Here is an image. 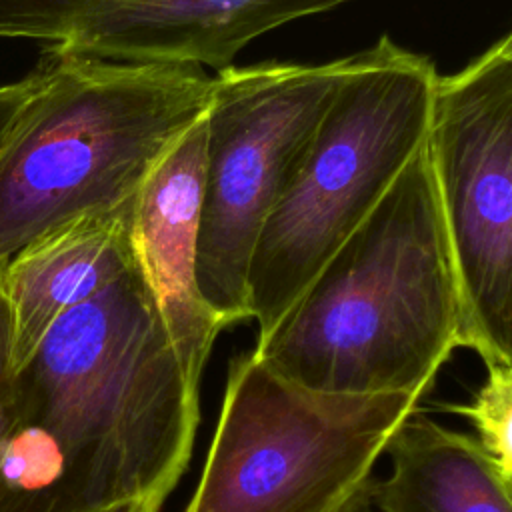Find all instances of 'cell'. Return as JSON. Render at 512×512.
Returning a JSON list of instances; mask_svg holds the SVG:
<instances>
[{
    "mask_svg": "<svg viewBox=\"0 0 512 512\" xmlns=\"http://www.w3.org/2000/svg\"><path fill=\"white\" fill-rule=\"evenodd\" d=\"M350 56L226 66L204 114L196 282L228 328L250 320L248 268L258 236L296 176Z\"/></svg>",
    "mask_w": 512,
    "mask_h": 512,
    "instance_id": "obj_6",
    "label": "cell"
},
{
    "mask_svg": "<svg viewBox=\"0 0 512 512\" xmlns=\"http://www.w3.org/2000/svg\"><path fill=\"white\" fill-rule=\"evenodd\" d=\"M356 0H0V40L130 64L220 70L262 34Z\"/></svg>",
    "mask_w": 512,
    "mask_h": 512,
    "instance_id": "obj_8",
    "label": "cell"
},
{
    "mask_svg": "<svg viewBox=\"0 0 512 512\" xmlns=\"http://www.w3.org/2000/svg\"><path fill=\"white\" fill-rule=\"evenodd\" d=\"M34 82H36V70L14 84L0 86V144H2L10 124L14 122V116L20 110L22 102L32 92Z\"/></svg>",
    "mask_w": 512,
    "mask_h": 512,
    "instance_id": "obj_14",
    "label": "cell"
},
{
    "mask_svg": "<svg viewBox=\"0 0 512 512\" xmlns=\"http://www.w3.org/2000/svg\"><path fill=\"white\" fill-rule=\"evenodd\" d=\"M10 406L56 448L92 512H160L192 456L200 386L132 264L52 322L12 374Z\"/></svg>",
    "mask_w": 512,
    "mask_h": 512,
    "instance_id": "obj_1",
    "label": "cell"
},
{
    "mask_svg": "<svg viewBox=\"0 0 512 512\" xmlns=\"http://www.w3.org/2000/svg\"><path fill=\"white\" fill-rule=\"evenodd\" d=\"M360 484H362V482H360ZM360 484H358V486H360ZM358 486H354V488H352V490H348V492H344V494H342V496H338V498H334V500H330V502H326V504H324V506H320V508H316V510H314V512H338V510H340V508H342V506H344V504H346V502H348V498H350V496H352V494H354V490H356V488H358Z\"/></svg>",
    "mask_w": 512,
    "mask_h": 512,
    "instance_id": "obj_16",
    "label": "cell"
},
{
    "mask_svg": "<svg viewBox=\"0 0 512 512\" xmlns=\"http://www.w3.org/2000/svg\"><path fill=\"white\" fill-rule=\"evenodd\" d=\"M372 476L366 478L356 490L354 494L348 498V502L338 510V512H376L374 504H372Z\"/></svg>",
    "mask_w": 512,
    "mask_h": 512,
    "instance_id": "obj_15",
    "label": "cell"
},
{
    "mask_svg": "<svg viewBox=\"0 0 512 512\" xmlns=\"http://www.w3.org/2000/svg\"><path fill=\"white\" fill-rule=\"evenodd\" d=\"M444 410L470 420L476 442L512 480V366H488L486 380L468 404H444Z\"/></svg>",
    "mask_w": 512,
    "mask_h": 512,
    "instance_id": "obj_12",
    "label": "cell"
},
{
    "mask_svg": "<svg viewBox=\"0 0 512 512\" xmlns=\"http://www.w3.org/2000/svg\"><path fill=\"white\" fill-rule=\"evenodd\" d=\"M420 398L316 392L280 376L252 350L236 354L184 512H314L372 476Z\"/></svg>",
    "mask_w": 512,
    "mask_h": 512,
    "instance_id": "obj_5",
    "label": "cell"
},
{
    "mask_svg": "<svg viewBox=\"0 0 512 512\" xmlns=\"http://www.w3.org/2000/svg\"><path fill=\"white\" fill-rule=\"evenodd\" d=\"M10 344H12V320H10V308L0 282V432L6 420L10 388H12Z\"/></svg>",
    "mask_w": 512,
    "mask_h": 512,
    "instance_id": "obj_13",
    "label": "cell"
},
{
    "mask_svg": "<svg viewBox=\"0 0 512 512\" xmlns=\"http://www.w3.org/2000/svg\"><path fill=\"white\" fill-rule=\"evenodd\" d=\"M206 114V112H204ZM204 186V116L154 166L130 210V240L186 376L200 386L226 328L196 282Z\"/></svg>",
    "mask_w": 512,
    "mask_h": 512,
    "instance_id": "obj_9",
    "label": "cell"
},
{
    "mask_svg": "<svg viewBox=\"0 0 512 512\" xmlns=\"http://www.w3.org/2000/svg\"><path fill=\"white\" fill-rule=\"evenodd\" d=\"M384 452L390 474L372 480L376 512H512V480L476 438L418 408L400 422Z\"/></svg>",
    "mask_w": 512,
    "mask_h": 512,
    "instance_id": "obj_11",
    "label": "cell"
},
{
    "mask_svg": "<svg viewBox=\"0 0 512 512\" xmlns=\"http://www.w3.org/2000/svg\"><path fill=\"white\" fill-rule=\"evenodd\" d=\"M130 210L132 204L80 216L36 238L0 268L12 320V374L28 362L62 312L134 264Z\"/></svg>",
    "mask_w": 512,
    "mask_h": 512,
    "instance_id": "obj_10",
    "label": "cell"
},
{
    "mask_svg": "<svg viewBox=\"0 0 512 512\" xmlns=\"http://www.w3.org/2000/svg\"><path fill=\"white\" fill-rule=\"evenodd\" d=\"M436 76L428 56L386 34L350 54L312 144L254 246L248 306L256 346L424 144Z\"/></svg>",
    "mask_w": 512,
    "mask_h": 512,
    "instance_id": "obj_4",
    "label": "cell"
},
{
    "mask_svg": "<svg viewBox=\"0 0 512 512\" xmlns=\"http://www.w3.org/2000/svg\"><path fill=\"white\" fill-rule=\"evenodd\" d=\"M426 150L448 240L460 348L512 366V36L438 74Z\"/></svg>",
    "mask_w": 512,
    "mask_h": 512,
    "instance_id": "obj_7",
    "label": "cell"
},
{
    "mask_svg": "<svg viewBox=\"0 0 512 512\" xmlns=\"http://www.w3.org/2000/svg\"><path fill=\"white\" fill-rule=\"evenodd\" d=\"M456 280L426 140L252 352L328 394H426L460 348Z\"/></svg>",
    "mask_w": 512,
    "mask_h": 512,
    "instance_id": "obj_2",
    "label": "cell"
},
{
    "mask_svg": "<svg viewBox=\"0 0 512 512\" xmlns=\"http://www.w3.org/2000/svg\"><path fill=\"white\" fill-rule=\"evenodd\" d=\"M210 90L192 64L46 52L0 144V268L80 216L130 206Z\"/></svg>",
    "mask_w": 512,
    "mask_h": 512,
    "instance_id": "obj_3",
    "label": "cell"
}]
</instances>
